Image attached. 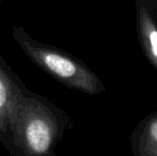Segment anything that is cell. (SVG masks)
I'll return each instance as SVG.
<instances>
[{"instance_id": "1", "label": "cell", "mask_w": 157, "mask_h": 156, "mask_svg": "<svg viewBox=\"0 0 157 156\" xmlns=\"http://www.w3.org/2000/svg\"><path fill=\"white\" fill-rule=\"evenodd\" d=\"M72 126V119L63 109L27 89L15 127V156H55L58 143Z\"/></svg>"}, {"instance_id": "2", "label": "cell", "mask_w": 157, "mask_h": 156, "mask_svg": "<svg viewBox=\"0 0 157 156\" xmlns=\"http://www.w3.org/2000/svg\"><path fill=\"white\" fill-rule=\"evenodd\" d=\"M12 39L34 65L65 87L88 95L106 90L101 78L83 61L54 45L33 39L21 26H14Z\"/></svg>"}, {"instance_id": "3", "label": "cell", "mask_w": 157, "mask_h": 156, "mask_svg": "<svg viewBox=\"0 0 157 156\" xmlns=\"http://www.w3.org/2000/svg\"><path fill=\"white\" fill-rule=\"evenodd\" d=\"M28 88L0 56V143L15 156V127L21 100Z\"/></svg>"}, {"instance_id": "4", "label": "cell", "mask_w": 157, "mask_h": 156, "mask_svg": "<svg viewBox=\"0 0 157 156\" xmlns=\"http://www.w3.org/2000/svg\"><path fill=\"white\" fill-rule=\"evenodd\" d=\"M137 31L140 45L149 62L157 70V24L141 0L136 2Z\"/></svg>"}, {"instance_id": "5", "label": "cell", "mask_w": 157, "mask_h": 156, "mask_svg": "<svg viewBox=\"0 0 157 156\" xmlns=\"http://www.w3.org/2000/svg\"><path fill=\"white\" fill-rule=\"evenodd\" d=\"M135 156H157V111L139 122L130 135Z\"/></svg>"}, {"instance_id": "6", "label": "cell", "mask_w": 157, "mask_h": 156, "mask_svg": "<svg viewBox=\"0 0 157 156\" xmlns=\"http://www.w3.org/2000/svg\"><path fill=\"white\" fill-rule=\"evenodd\" d=\"M3 1H6V0H0V3H1V2H3Z\"/></svg>"}]
</instances>
